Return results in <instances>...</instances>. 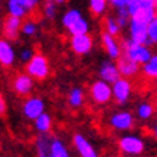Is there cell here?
Returning a JSON list of instances; mask_svg holds the SVG:
<instances>
[{
    "label": "cell",
    "instance_id": "obj_1",
    "mask_svg": "<svg viewBox=\"0 0 157 157\" xmlns=\"http://www.w3.org/2000/svg\"><path fill=\"white\" fill-rule=\"evenodd\" d=\"M121 46H123V53H125L133 61L140 63L141 67H143L146 62L150 61V58L153 56V52H151V49H150V46L141 45V43H136L133 40H130V39L123 40Z\"/></svg>",
    "mask_w": 157,
    "mask_h": 157
},
{
    "label": "cell",
    "instance_id": "obj_2",
    "mask_svg": "<svg viewBox=\"0 0 157 157\" xmlns=\"http://www.w3.org/2000/svg\"><path fill=\"white\" fill-rule=\"evenodd\" d=\"M49 72H51V67H49V62L43 53H35L33 58L26 63V74L36 81L46 79Z\"/></svg>",
    "mask_w": 157,
    "mask_h": 157
},
{
    "label": "cell",
    "instance_id": "obj_3",
    "mask_svg": "<svg viewBox=\"0 0 157 157\" xmlns=\"http://www.w3.org/2000/svg\"><path fill=\"white\" fill-rule=\"evenodd\" d=\"M118 148L127 156H138L144 151L146 144L143 138L137 134H124L118 140Z\"/></svg>",
    "mask_w": 157,
    "mask_h": 157
},
{
    "label": "cell",
    "instance_id": "obj_4",
    "mask_svg": "<svg viewBox=\"0 0 157 157\" xmlns=\"http://www.w3.org/2000/svg\"><path fill=\"white\" fill-rule=\"evenodd\" d=\"M91 100L98 105H105L113 100V85L108 82L98 79L90 85Z\"/></svg>",
    "mask_w": 157,
    "mask_h": 157
},
{
    "label": "cell",
    "instance_id": "obj_5",
    "mask_svg": "<svg viewBox=\"0 0 157 157\" xmlns=\"http://www.w3.org/2000/svg\"><path fill=\"white\" fill-rule=\"evenodd\" d=\"M131 94H133V85H131L128 78L121 76L118 81H115L113 84V100L117 104L123 105L125 102H128Z\"/></svg>",
    "mask_w": 157,
    "mask_h": 157
},
{
    "label": "cell",
    "instance_id": "obj_6",
    "mask_svg": "<svg viewBox=\"0 0 157 157\" xmlns=\"http://www.w3.org/2000/svg\"><path fill=\"white\" fill-rule=\"evenodd\" d=\"M22 113H23V115L28 120L35 121L39 115L45 113V101L40 97H36V95L28 97L25 100L23 105H22Z\"/></svg>",
    "mask_w": 157,
    "mask_h": 157
},
{
    "label": "cell",
    "instance_id": "obj_7",
    "mask_svg": "<svg viewBox=\"0 0 157 157\" xmlns=\"http://www.w3.org/2000/svg\"><path fill=\"white\" fill-rule=\"evenodd\" d=\"M33 78L28 75L26 72L14 75L13 81H12V90L17 97H29L33 91Z\"/></svg>",
    "mask_w": 157,
    "mask_h": 157
},
{
    "label": "cell",
    "instance_id": "obj_8",
    "mask_svg": "<svg viewBox=\"0 0 157 157\" xmlns=\"http://www.w3.org/2000/svg\"><path fill=\"white\" fill-rule=\"evenodd\" d=\"M111 128L117 131H128L134 125V117L130 111H115L108 120Z\"/></svg>",
    "mask_w": 157,
    "mask_h": 157
},
{
    "label": "cell",
    "instance_id": "obj_9",
    "mask_svg": "<svg viewBox=\"0 0 157 157\" xmlns=\"http://www.w3.org/2000/svg\"><path fill=\"white\" fill-rule=\"evenodd\" d=\"M147 28H148L147 23L131 17V20H130V23H128V39L136 43L147 45V42H148Z\"/></svg>",
    "mask_w": 157,
    "mask_h": 157
},
{
    "label": "cell",
    "instance_id": "obj_10",
    "mask_svg": "<svg viewBox=\"0 0 157 157\" xmlns=\"http://www.w3.org/2000/svg\"><path fill=\"white\" fill-rule=\"evenodd\" d=\"M72 143H74V148L79 154V157H100L97 148L92 146V143L84 134L75 133L72 137Z\"/></svg>",
    "mask_w": 157,
    "mask_h": 157
},
{
    "label": "cell",
    "instance_id": "obj_11",
    "mask_svg": "<svg viewBox=\"0 0 157 157\" xmlns=\"http://www.w3.org/2000/svg\"><path fill=\"white\" fill-rule=\"evenodd\" d=\"M98 76L100 79L108 82V84H114L115 81H118L121 78V74L118 71V67H117V62H114L113 59H105L100 63L98 67Z\"/></svg>",
    "mask_w": 157,
    "mask_h": 157
},
{
    "label": "cell",
    "instance_id": "obj_12",
    "mask_svg": "<svg viewBox=\"0 0 157 157\" xmlns=\"http://www.w3.org/2000/svg\"><path fill=\"white\" fill-rule=\"evenodd\" d=\"M69 46L75 55H86L91 52V49L94 46V40L90 33L75 35V36H71Z\"/></svg>",
    "mask_w": 157,
    "mask_h": 157
},
{
    "label": "cell",
    "instance_id": "obj_13",
    "mask_svg": "<svg viewBox=\"0 0 157 157\" xmlns=\"http://www.w3.org/2000/svg\"><path fill=\"white\" fill-rule=\"evenodd\" d=\"M101 45H102L104 51L107 52L108 58L113 59V61H117L123 55V46H121V43L117 40L115 36L107 33V32H104V33L101 35Z\"/></svg>",
    "mask_w": 157,
    "mask_h": 157
},
{
    "label": "cell",
    "instance_id": "obj_14",
    "mask_svg": "<svg viewBox=\"0 0 157 157\" xmlns=\"http://www.w3.org/2000/svg\"><path fill=\"white\" fill-rule=\"evenodd\" d=\"M115 62H117L118 71L123 78H128V79L130 78H134L138 72L141 71V65L137 63L136 61H133L131 58H128L125 53H123Z\"/></svg>",
    "mask_w": 157,
    "mask_h": 157
},
{
    "label": "cell",
    "instance_id": "obj_15",
    "mask_svg": "<svg viewBox=\"0 0 157 157\" xmlns=\"http://www.w3.org/2000/svg\"><path fill=\"white\" fill-rule=\"evenodd\" d=\"M22 19L19 17H14L7 14V17L3 22V35L6 39L9 40H16L19 38V33L22 32Z\"/></svg>",
    "mask_w": 157,
    "mask_h": 157
},
{
    "label": "cell",
    "instance_id": "obj_16",
    "mask_svg": "<svg viewBox=\"0 0 157 157\" xmlns=\"http://www.w3.org/2000/svg\"><path fill=\"white\" fill-rule=\"evenodd\" d=\"M16 61V52H14L13 45L10 43L9 39H0V65L5 68L13 67Z\"/></svg>",
    "mask_w": 157,
    "mask_h": 157
},
{
    "label": "cell",
    "instance_id": "obj_17",
    "mask_svg": "<svg viewBox=\"0 0 157 157\" xmlns=\"http://www.w3.org/2000/svg\"><path fill=\"white\" fill-rule=\"evenodd\" d=\"M51 134H39L35 140V150L36 157H49L51 154V143H52Z\"/></svg>",
    "mask_w": 157,
    "mask_h": 157
},
{
    "label": "cell",
    "instance_id": "obj_18",
    "mask_svg": "<svg viewBox=\"0 0 157 157\" xmlns=\"http://www.w3.org/2000/svg\"><path fill=\"white\" fill-rule=\"evenodd\" d=\"M49 157H71V153L68 150L67 144L63 143V140L56 136L52 137V143H51V154Z\"/></svg>",
    "mask_w": 157,
    "mask_h": 157
},
{
    "label": "cell",
    "instance_id": "obj_19",
    "mask_svg": "<svg viewBox=\"0 0 157 157\" xmlns=\"http://www.w3.org/2000/svg\"><path fill=\"white\" fill-rule=\"evenodd\" d=\"M85 101V95H84V90L81 86H74L71 88L69 94H68V105L74 109L81 108Z\"/></svg>",
    "mask_w": 157,
    "mask_h": 157
},
{
    "label": "cell",
    "instance_id": "obj_20",
    "mask_svg": "<svg viewBox=\"0 0 157 157\" xmlns=\"http://www.w3.org/2000/svg\"><path fill=\"white\" fill-rule=\"evenodd\" d=\"M130 14H134L140 12V10H146V9H156L157 10V0H131L127 6Z\"/></svg>",
    "mask_w": 157,
    "mask_h": 157
},
{
    "label": "cell",
    "instance_id": "obj_21",
    "mask_svg": "<svg viewBox=\"0 0 157 157\" xmlns=\"http://www.w3.org/2000/svg\"><path fill=\"white\" fill-rule=\"evenodd\" d=\"M33 125L39 134H49L52 130V117L48 113H43L33 121Z\"/></svg>",
    "mask_w": 157,
    "mask_h": 157
},
{
    "label": "cell",
    "instance_id": "obj_22",
    "mask_svg": "<svg viewBox=\"0 0 157 157\" xmlns=\"http://www.w3.org/2000/svg\"><path fill=\"white\" fill-rule=\"evenodd\" d=\"M141 72L143 75L148 79L157 81V53H153V56L150 58V61L146 62L141 67Z\"/></svg>",
    "mask_w": 157,
    "mask_h": 157
},
{
    "label": "cell",
    "instance_id": "obj_23",
    "mask_svg": "<svg viewBox=\"0 0 157 157\" xmlns=\"http://www.w3.org/2000/svg\"><path fill=\"white\" fill-rule=\"evenodd\" d=\"M7 13L19 19H23L26 14H29L20 0H7Z\"/></svg>",
    "mask_w": 157,
    "mask_h": 157
},
{
    "label": "cell",
    "instance_id": "obj_24",
    "mask_svg": "<svg viewBox=\"0 0 157 157\" xmlns=\"http://www.w3.org/2000/svg\"><path fill=\"white\" fill-rule=\"evenodd\" d=\"M69 35L71 36H75V35H84V33H88L90 32V23H88V20L82 16L81 19H78L75 23L72 25L71 28L67 29Z\"/></svg>",
    "mask_w": 157,
    "mask_h": 157
},
{
    "label": "cell",
    "instance_id": "obj_25",
    "mask_svg": "<svg viewBox=\"0 0 157 157\" xmlns=\"http://www.w3.org/2000/svg\"><path fill=\"white\" fill-rule=\"evenodd\" d=\"M82 17V13L79 12L78 9H69V10H67L65 13L62 14V26L65 29H68V28H71L72 25L75 23L78 19H81Z\"/></svg>",
    "mask_w": 157,
    "mask_h": 157
},
{
    "label": "cell",
    "instance_id": "obj_26",
    "mask_svg": "<svg viewBox=\"0 0 157 157\" xmlns=\"http://www.w3.org/2000/svg\"><path fill=\"white\" fill-rule=\"evenodd\" d=\"M136 114L140 120L143 121H147L153 117L154 114V105L150 104V102H141V104L137 105V109H136Z\"/></svg>",
    "mask_w": 157,
    "mask_h": 157
},
{
    "label": "cell",
    "instance_id": "obj_27",
    "mask_svg": "<svg viewBox=\"0 0 157 157\" xmlns=\"http://www.w3.org/2000/svg\"><path fill=\"white\" fill-rule=\"evenodd\" d=\"M104 32L113 35V36H118L120 32H121V26L118 25L117 19H115V16H107L104 20Z\"/></svg>",
    "mask_w": 157,
    "mask_h": 157
},
{
    "label": "cell",
    "instance_id": "obj_28",
    "mask_svg": "<svg viewBox=\"0 0 157 157\" xmlns=\"http://www.w3.org/2000/svg\"><path fill=\"white\" fill-rule=\"evenodd\" d=\"M108 5L109 3L107 2V0H88L90 10L94 16H102V14L107 12Z\"/></svg>",
    "mask_w": 157,
    "mask_h": 157
},
{
    "label": "cell",
    "instance_id": "obj_29",
    "mask_svg": "<svg viewBox=\"0 0 157 157\" xmlns=\"http://www.w3.org/2000/svg\"><path fill=\"white\" fill-rule=\"evenodd\" d=\"M115 19L118 22V25L121 26V29L128 26L130 20H131V14H130L127 7H121V9H115Z\"/></svg>",
    "mask_w": 157,
    "mask_h": 157
},
{
    "label": "cell",
    "instance_id": "obj_30",
    "mask_svg": "<svg viewBox=\"0 0 157 157\" xmlns=\"http://www.w3.org/2000/svg\"><path fill=\"white\" fill-rule=\"evenodd\" d=\"M147 33H148V42L147 46H151V45H157V14L156 17L148 23L147 28Z\"/></svg>",
    "mask_w": 157,
    "mask_h": 157
},
{
    "label": "cell",
    "instance_id": "obj_31",
    "mask_svg": "<svg viewBox=\"0 0 157 157\" xmlns=\"http://www.w3.org/2000/svg\"><path fill=\"white\" fill-rule=\"evenodd\" d=\"M56 3L52 2V0H46L45 3H43V16L46 17L48 20H52L55 19V16H56Z\"/></svg>",
    "mask_w": 157,
    "mask_h": 157
},
{
    "label": "cell",
    "instance_id": "obj_32",
    "mask_svg": "<svg viewBox=\"0 0 157 157\" xmlns=\"http://www.w3.org/2000/svg\"><path fill=\"white\" fill-rule=\"evenodd\" d=\"M38 33V25L33 20H26L22 25V35L28 36V38H32Z\"/></svg>",
    "mask_w": 157,
    "mask_h": 157
},
{
    "label": "cell",
    "instance_id": "obj_33",
    "mask_svg": "<svg viewBox=\"0 0 157 157\" xmlns=\"http://www.w3.org/2000/svg\"><path fill=\"white\" fill-rule=\"evenodd\" d=\"M33 55H35V52H33V49L32 48H23V49H20L19 58L23 63H28V62L33 58Z\"/></svg>",
    "mask_w": 157,
    "mask_h": 157
},
{
    "label": "cell",
    "instance_id": "obj_34",
    "mask_svg": "<svg viewBox=\"0 0 157 157\" xmlns=\"http://www.w3.org/2000/svg\"><path fill=\"white\" fill-rule=\"evenodd\" d=\"M20 2H22V5L25 6V9L28 10V13H30V12H33V10L38 7L40 0H20Z\"/></svg>",
    "mask_w": 157,
    "mask_h": 157
},
{
    "label": "cell",
    "instance_id": "obj_35",
    "mask_svg": "<svg viewBox=\"0 0 157 157\" xmlns=\"http://www.w3.org/2000/svg\"><path fill=\"white\" fill-rule=\"evenodd\" d=\"M130 2H131V0H111L109 5L113 6L114 9H121V7H127Z\"/></svg>",
    "mask_w": 157,
    "mask_h": 157
},
{
    "label": "cell",
    "instance_id": "obj_36",
    "mask_svg": "<svg viewBox=\"0 0 157 157\" xmlns=\"http://www.w3.org/2000/svg\"><path fill=\"white\" fill-rule=\"evenodd\" d=\"M6 109H7V105H6V100L3 94L0 92V115H5L6 114Z\"/></svg>",
    "mask_w": 157,
    "mask_h": 157
},
{
    "label": "cell",
    "instance_id": "obj_37",
    "mask_svg": "<svg viewBox=\"0 0 157 157\" xmlns=\"http://www.w3.org/2000/svg\"><path fill=\"white\" fill-rule=\"evenodd\" d=\"M153 136H154V138L157 140V121L154 123V125H153Z\"/></svg>",
    "mask_w": 157,
    "mask_h": 157
},
{
    "label": "cell",
    "instance_id": "obj_38",
    "mask_svg": "<svg viewBox=\"0 0 157 157\" xmlns=\"http://www.w3.org/2000/svg\"><path fill=\"white\" fill-rule=\"evenodd\" d=\"M52 2H55L56 5H63L65 3V0H52Z\"/></svg>",
    "mask_w": 157,
    "mask_h": 157
},
{
    "label": "cell",
    "instance_id": "obj_39",
    "mask_svg": "<svg viewBox=\"0 0 157 157\" xmlns=\"http://www.w3.org/2000/svg\"><path fill=\"white\" fill-rule=\"evenodd\" d=\"M107 2H108V3H111V0H107Z\"/></svg>",
    "mask_w": 157,
    "mask_h": 157
}]
</instances>
